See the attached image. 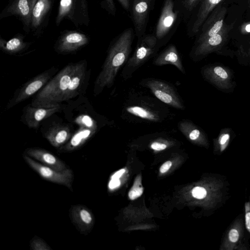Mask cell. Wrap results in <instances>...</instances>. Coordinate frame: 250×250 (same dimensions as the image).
<instances>
[{
  "instance_id": "obj_6",
  "label": "cell",
  "mask_w": 250,
  "mask_h": 250,
  "mask_svg": "<svg viewBox=\"0 0 250 250\" xmlns=\"http://www.w3.org/2000/svg\"><path fill=\"white\" fill-rule=\"evenodd\" d=\"M139 84L147 88L156 98L168 106L179 110H184V102L176 87L166 81L146 78L142 79Z\"/></svg>"
},
{
  "instance_id": "obj_20",
  "label": "cell",
  "mask_w": 250,
  "mask_h": 250,
  "mask_svg": "<svg viewBox=\"0 0 250 250\" xmlns=\"http://www.w3.org/2000/svg\"><path fill=\"white\" fill-rule=\"evenodd\" d=\"M27 43L24 41L23 35L19 34L15 36L8 41L2 38L0 39V46L4 51L14 53L17 52L25 48Z\"/></svg>"
},
{
  "instance_id": "obj_9",
  "label": "cell",
  "mask_w": 250,
  "mask_h": 250,
  "mask_svg": "<svg viewBox=\"0 0 250 250\" xmlns=\"http://www.w3.org/2000/svg\"><path fill=\"white\" fill-rule=\"evenodd\" d=\"M23 158L27 164L43 179L71 188L73 173L70 169L67 168L60 171L38 162L28 155H24Z\"/></svg>"
},
{
  "instance_id": "obj_35",
  "label": "cell",
  "mask_w": 250,
  "mask_h": 250,
  "mask_svg": "<svg viewBox=\"0 0 250 250\" xmlns=\"http://www.w3.org/2000/svg\"><path fill=\"white\" fill-rule=\"evenodd\" d=\"M125 172V169H122L118 171L112 176V179H119Z\"/></svg>"
},
{
  "instance_id": "obj_11",
  "label": "cell",
  "mask_w": 250,
  "mask_h": 250,
  "mask_svg": "<svg viewBox=\"0 0 250 250\" xmlns=\"http://www.w3.org/2000/svg\"><path fill=\"white\" fill-rule=\"evenodd\" d=\"M55 0H38L33 10L30 31L35 35L42 33L46 27Z\"/></svg>"
},
{
  "instance_id": "obj_34",
  "label": "cell",
  "mask_w": 250,
  "mask_h": 250,
  "mask_svg": "<svg viewBox=\"0 0 250 250\" xmlns=\"http://www.w3.org/2000/svg\"><path fill=\"white\" fill-rule=\"evenodd\" d=\"M245 221L247 229L250 232V212H247L246 213Z\"/></svg>"
},
{
  "instance_id": "obj_36",
  "label": "cell",
  "mask_w": 250,
  "mask_h": 250,
  "mask_svg": "<svg viewBox=\"0 0 250 250\" xmlns=\"http://www.w3.org/2000/svg\"><path fill=\"white\" fill-rule=\"evenodd\" d=\"M246 30L248 32H250V24H248L246 26Z\"/></svg>"
},
{
  "instance_id": "obj_8",
  "label": "cell",
  "mask_w": 250,
  "mask_h": 250,
  "mask_svg": "<svg viewBox=\"0 0 250 250\" xmlns=\"http://www.w3.org/2000/svg\"><path fill=\"white\" fill-rule=\"evenodd\" d=\"M38 0H10L0 14V19L10 16L16 17L21 21L23 29L30 31L32 14Z\"/></svg>"
},
{
  "instance_id": "obj_14",
  "label": "cell",
  "mask_w": 250,
  "mask_h": 250,
  "mask_svg": "<svg viewBox=\"0 0 250 250\" xmlns=\"http://www.w3.org/2000/svg\"><path fill=\"white\" fill-rule=\"evenodd\" d=\"M152 63L155 66L172 65L181 73L186 74L181 58L176 46L173 44H170L165 48L155 57Z\"/></svg>"
},
{
  "instance_id": "obj_32",
  "label": "cell",
  "mask_w": 250,
  "mask_h": 250,
  "mask_svg": "<svg viewBox=\"0 0 250 250\" xmlns=\"http://www.w3.org/2000/svg\"><path fill=\"white\" fill-rule=\"evenodd\" d=\"M172 163L170 161H168L164 163L161 167L160 171L161 173L167 172L171 167Z\"/></svg>"
},
{
  "instance_id": "obj_33",
  "label": "cell",
  "mask_w": 250,
  "mask_h": 250,
  "mask_svg": "<svg viewBox=\"0 0 250 250\" xmlns=\"http://www.w3.org/2000/svg\"><path fill=\"white\" fill-rule=\"evenodd\" d=\"M120 185V182L118 179H112L109 184V187L111 189L114 188Z\"/></svg>"
},
{
  "instance_id": "obj_31",
  "label": "cell",
  "mask_w": 250,
  "mask_h": 250,
  "mask_svg": "<svg viewBox=\"0 0 250 250\" xmlns=\"http://www.w3.org/2000/svg\"><path fill=\"white\" fill-rule=\"evenodd\" d=\"M82 122L88 127H91L93 126V122L91 118L88 115H84L83 116Z\"/></svg>"
},
{
  "instance_id": "obj_21",
  "label": "cell",
  "mask_w": 250,
  "mask_h": 250,
  "mask_svg": "<svg viewBox=\"0 0 250 250\" xmlns=\"http://www.w3.org/2000/svg\"><path fill=\"white\" fill-rule=\"evenodd\" d=\"M92 131L89 129H84L79 131L71 138L65 147L67 150H72L82 145L91 135Z\"/></svg>"
},
{
  "instance_id": "obj_10",
  "label": "cell",
  "mask_w": 250,
  "mask_h": 250,
  "mask_svg": "<svg viewBox=\"0 0 250 250\" xmlns=\"http://www.w3.org/2000/svg\"><path fill=\"white\" fill-rule=\"evenodd\" d=\"M156 0H132L130 14L135 36L140 38L146 33L151 11Z\"/></svg>"
},
{
  "instance_id": "obj_7",
  "label": "cell",
  "mask_w": 250,
  "mask_h": 250,
  "mask_svg": "<svg viewBox=\"0 0 250 250\" xmlns=\"http://www.w3.org/2000/svg\"><path fill=\"white\" fill-rule=\"evenodd\" d=\"M87 0H60L55 23L59 26L64 19L76 27L87 26L90 22Z\"/></svg>"
},
{
  "instance_id": "obj_30",
  "label": "cell",
  "mask_w": 250,
  "mask_h": 250,
  "mask_svg": "<svg viewBox=\"0 0 250 250\" xmlns=\"http://www.w3.org/2000/svg\"><path fill=\"white\" fill-rule=\"evenodd\" d=\"M229 237L231 242H236L239 239V233L238 231L234 229H230L229 232Z\"/></svg>"
},
{
  "instance_id": "obj_25",
  "label": "cell",
  "mask_w": 250,
  "mask_h": 250,
  "mask_svg": "<svg viewBox=\"0 0 250 250\" xmlns=\"http://www.w3.org/2000/svg\"><path fill=\"white\" fill-rule=\"evenodd\" d=\"M160 137L159 133L158 139L152 141L150 144L151 148L154 150L160 151L164 150L167 147V142L168 141L167 140L164 139L162 137L161 139H159Z\"/></svg>"
},
{
  "instance_id": "obj_19",
  "label": "cell",
  "mask_w": 250,
  "mask_h": 250,
  "mask_svg": "<svg viewBox=\"0 0 250 250\" xmlns=\"http://www.w3.org/2000/svg\"><path fill=\"white\" fill-rule=\"evenodd\" d=\"M29 111L28 123L30 126H35L45 118L54 113L58 108V104L34 106Z\"/></svg>"
},
{
  "instance_id": "obj_27",
  "label": "cell",
  "mask_w": 250,
  "mask_h": 250,
  "mask_svg": "<svg viewBox=\"0 0 250 250\" xmlns=\"http://www.w3.org/2000/svg\"><path fill=\"white\" fill-rule=\"evenodd\" d=\"M229 138L230 134L227 129H226L221 132L218 139V143L220 146L221 150H224L226 147Z\"/></svg>"
},
{
  "instance_id": "obj_28",
  "label": "cell",
  "mask_w": 250,
  "mask_h": 250,
  "mask_svg": "<svg viewBox=\"0 0 250 250\" xmlns=\"http://www.w3.org/2000/svg\"><path fill=\"white\" fill-rule=\"evenodd\" d=\"M192 196L197 199H203L206 196L207 191L202 187H195L192 191Z\"/></svg>"
},
{
  "instance_id": "obj_5",
  "label": "cell",
  "mask_w": 250,
  "mask_h": 250,
  "mask_svg": "<svg viewBox=\"0 0 250 250\" xmlns=\"http://www.w3.org/2000/svg\"><path fill=\"white\" fill-rule=\"evenodd\" d=\"M182 21L181 13L175 7V0H164L154 33L160 48L169 41Z\"/></svg>"
},
{
  "instance_id": "obj_4",
  "label": "cell",
  "mask_w": 250,
  "mask_h": 250,
  "mask_svg": "<svg viewBox=\"0 0 250 250\" xmlns=\"http://www.w3.org/2000/svg\"><path fill=\"white\" fill-rule=\"evenodd\" d=\"M160 48L154 33H146L137 38L135 49L122 71L123 79L127 80L130 78L139 68L156 55Z\"/></svg>"
},
{
  "instance_id": "obj_16",
  "label": "cell",
  "mask_w": 250,
  "mask_h": 250,
  "mask_svg": "<svg viewBox=\"0 0 250 250\" xmlns=\"http://www.w3.org/2000/svg\"><path fill=\"white\" fill-rule=\"evenodd\" d=\"M73 221L82 232L89 231L94 224V217L91 211L82 205L75 206L71 211Z\"/></svg>"
},
{
  "instance_id": "obj_29",
  "label": "cell",
  "mask_w": 250,
  "mask_h": 250,
  "mask_svg": "<svg viewBox=\"0 0 250 250\" xmlns=\"http://www.w3.org/2000/svg\"><path fill=\"white\" fill-rule=\"evenodd\" d=\"M118 1L125 11L130 12L132 0H118Z\"/></svg>"
},
{
  "instance_id": "obj_22",
  "label": "cell",
  "mask_w": 250,
  "mask_h": 250,
  "mask_svg": "<svg viewBox=\"0 0 250 250\" xmlns=\"http://www.w3.org/2000/svg\"><path fill=\"white\" fill-rule=\"evenodd\" d=\"M69 136V131L62 128L50 133L47 136V139L53 146L59 147L67 140Z\"/></svg>"
},
{
  "instance_id": "obj_15",
  "label": "cell",
  "mask_w": 250,
  "mask_h": 250,
  "mask_svg": "<svg viewBox=\"0 0 250 250\" xmlns=\"http://www.w3.org/2000/svg\"><path fill=\"white\" fill-rule=\"evenodd\" d=\"M26 153L33 159L58 171H62L67 168L65 164L61 160L45 150L31 148L27 149Z\"/></svg>"
},
{
  "instance_id": "obj_1",
  "label": "cell",
  "mask_w": 250,
  "mask_h": 250,
  "mask_svg": "<svg viewBox=\"0 0 250 250\" xmlns=\"http://www.w3.org/2000/svg\"><path fill=\"white\" fill-rule=\"evenodd\" d=\"M85 69L79 63L66 66L39 93L33 105L57 104L76 96L84 80Z\"/></svg>"
},
{
  "instance_id": "obj_23",
  "label": "cell",
  "mask_w": 250,
  "mask_h": 250,
  "mask_svg": "<svg viewBox=\"0 0 250 250\" xmlns=\"http://www.w3.org/2000/svg\"><path fill=\"white\" fill-rule=\"evenodd\" d=\"M143 192V188L141 185V179L140 176H138L128 193V196L131 200H134L140 197Z\"/></svg>"
},
{
  "instance_id": "obj_17",
  "label": "cell",
  "mask_w": 250,
  "mask_h": 250,
  "mask_svg": "<svg viewBox=\"0 0 250 250\" xmlns=\"http://www.w3.org/2000/svg\"><path fill=\"white\" fill-rule=\"evenodd\" d=\"M49 78L50 76L45 73L31 81L21 91L15 99L14 104H18L33 95L46 83Z\"/></svg>"
},
{
  "instance_id": "obj_2",
  "label": "cell",
  "mask_w": 250,
  "mask_h": 250,
  "mask_svg": "<svg viewBox=\"0 0 250 250\" xmlns=\"http://www.w3.org/2000/svg\"><path fill=\"white\" fill-rule=\"evenodd\" d=\"M166 105L142 92H130L124 103L121 117L130 123H162L173 115Z\"/></svg>"
},
{
  "instance_id": "obj_3",
  "label": "cell",
  "mask_w": 250,
  "mask_h": 250,
  "mask_svg": "<svg viewBox=\"0 0 250 250\" xmlns=\"http://www.w3.org/2000/svg\"><path fill=\"white\" fill-rule=\"evenodd\" d=\"M135 36L131 27L125 29L110 42L106 58L96 82L98 92L114 84L119 70L130 57L132 44Z\"/></svg>"
},
{
  "instance_id": "obj_26",
  "label": "cell",
  "mask_w": 250,
  "mask_h": 250,
  "mask_svg": "<svg viewBox=\"0 0 250 250\" xmlns=\"http://www.w3.org/2000/svg\"><path fill=\"white\" fill-rule=\"evenodd\" d=\"M102 5L109 14L113 16L116 15V8L114 0H103Z\"/></svg>"
},
{
  "instance_id": "obj_12",
  "label": "cell",
  "mask_w": 250,
  "mask_h": 250,
  "mask_svg": "<svg viewBox=\"0 0 250 250\" xmlns=\"http://www.w3.org/2000/svg\"><path fill=\"white\" fill-rule=\"evenodd\" d=\"M88 42L89 38L86 35L78 31L67 30L59 37L55 48L59 52L69 53L78 50Z\"/></svg>"
},
{
  "instance_id": "obj_18",
  "label": "cell",
  "mask_w": 250,
  "mask_h": 250,
  "mask_svg": "<svg viewBox=\"0 0 250 250\" xmlns=\"http://www.w3.org/2000/svg\"><path fill=\"white\" fill-rule=\"evenodd\" d=\"M178 128L190 141L203 142L205 140V136L201 128L189 120L179 121Z\"/></svg>"
},
{
  "instance_id": "obj_13",
  "label": "cell",
  "mask_w": 250,
  "mask_h": 250,
  "mask_svg": "<svg viewBox=\"0 0 250 250\" xmlns=\"http://www.w3.org/2000/svg\"><path fill=\"white\" fill-rule=\"evenodd\" d=\"M202 74L208 81L219 88L227 89L232 86L231 73L225 67L208 66L203 69Z\"/></svg>"
},
{
  "instance_id": "obj_24",
  "label": "cell",
  "mask_w": 250,
  "mask_h": 250,
  "mask_svg": "<svg viewBox=\"0 0 250 250\" xmlns=\"http://www.w3.org/2000/svg\"><path fill=\"white\" fill-rule=\"evenodd\" d=\"M30 248L33 250H49L50 248L40 238H33L30 243Z\"/></svg>"
}]
</instances>
